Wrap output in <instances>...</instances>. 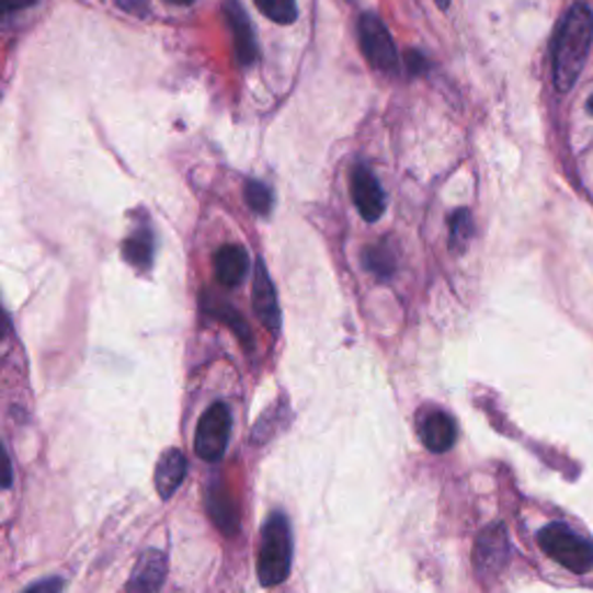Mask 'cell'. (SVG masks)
I'll return each instance as SVG.
<instances>
[{
	"label": "cell",
	"mask_w": 593,
	"mask_h": 593,
	"mask_svg": "<svg viewBox=\"0 0 593 593\" xmlns=\"http://www.w3.org/2000/svg\"><path fill=\"white\" fill-rule=\"evenodd\" d=\"M593 39V12L586 3H575L561 19L551 64H555V84L561 93L578 84L584 70L589 47Z\"/></svg>",
	"instance_id": "obj_1"
},
{
	"label": "cell",
	"mask_w": 593,
	"mask_h": 593,
	"mask_svg": "<svg viewBox=\"0 0 593 593\" xmlns=\"http://www.w3.org/2000/svg\"><path fill=\"white\" fill-rule=\"evenodd\" d=\"M293 566V531L288 520L274 513L262 526L258 549V580L262 586H276L288 580Z\"/></svg>",
	"instance_id": "obj_2"
},
{
	"label": "cell",
	"mask_w": 593,
	"mask_h": 593,
	"mask_svg": "<svg viewBox=\"0 0 593 593\" xmlns=\"http://www.w3.org/2000/svg\"><path fill=\"white\" fill-rule=\"evenodd\" d=\"M538 543L547 557L561 563L566 570L584 575L593 568V545L563 524H549L538 534Z\"/></svg>",
	"instance_id": "obj_3"
},
{
	"label": "cell",
	"mask_w": 593,
	"mask_h": 593,
	"mask_svg": "<svg viewBox=\"0 0 593 593\" xmlns=\"http://www.w3.org/2000/svg\"><path fill=\"white\" fill-rule=\"evenodd\" d=\"M232 432V415L225 403H214L207 413L199 418L195 432V453L204 461H218L225 455Z\"/></svg>",
	"instance_id": "obj_4"
},
{
	"label": "cell",
	"mask_w": 593,
	"mask_h": 593,
	"mask_svg": "<svg viewBox=\"0 0 593 593\" xmlns=\"http://www.w3.org/2000/svg\"><path fill=\"white\" fill-rule=\"evenodd\" d=\"M360 45L369 64L383 72L399 70V54L390 31L376 14H362L360 19Z\"/></svg>",
	"instance_id": "obj_5"
},
{
	"label": "cell",
	"mask_w": 593,
	"mask_h": 593,
	"mask_svg": "<svg viewBox=\"0 0 593 593\" xmlns=\"http://www.w3.org/2000/svg\"><path fill=\"white\" fill-rule=\"evenodd\" d=\"M351 193H353V202H355L360 216L366 223H376L385 214L387 195L380 186V181L376 179V174L366 166H357L353 170Z\"/></svg>",
	"instance_id": "obj_6"
},
{
	"label": "cell",
	"mask_w": 593,
	"mask_h": 593,
	"mask_svg": "<svg viewBox=\"0 0 593 593\" xmlns=\"http://www.w3.org/2000/svg\"><path fill=\"white\" fill-rule=\"evenodd\" d=\"M510 557V547H508V536L503 526H489L478 536L476 551H474V563L480 578L497 575V572L508 563Z\"/></svg>",
	"instance_id": "obj_7"
},
{
	"label": "cell",
	"mask_w": 593,
	"mask_h": 593,
	"mask_svg": "<svg viewBox=\"0 0 593 593\" xmlns=\"http://www.w3.org/2000/svg\"><path fill=\"white\" fill-rule=\"evenodd\" d=\"M253 311L270 332L276 334L281 330V309H278L276 288L262 260H258L255 276H253Z\"/></svg>",
	"instance_id": "obj_8"
},
{
	"label": "cell",
	"mask_w": 593,
	"mask_h": 593,
	"mask_svg": "<svg viewBox=\"0 0 593 593\" xmlns=\"http://www.w3.org/2000/svg\"><path fill=\"white\" fill-rule=\"evenodd\" d=\"M168 578V557L160 549H147L135 563L128 593H158Z\"/></svg>",
	"instance_id": "obj_9"
},
{
	"label": "cell",
	"mask_w": 593,
	"mask_h": 593,
	"mask_svg": "<svg viewBox=\"0 0 593 593\" xmlns=\"http://www.w3.org/2000/svg\"><path fill=\"white\" fill-rule=\"evenodd\" d=\"M225 16H228V24L232 28L235 37V52L241 66H253L258 60V39L251 26L249 14L243 12V8L237 3V0H225Z\"/></svg>",
	"instance_id": "obj_10"
},
{
	"label": "cell",
	"mask_w": 593,
	"mask_h": 593,
	"mask_svg": "<svg viewBox=\"0 0 593 593\" xmlns=\"http://www.w3.org/2000/svg\"><path fill=\"white\" fill-rule=\"evenodd\" d=\"M420 441L426 449L432 453H447L449 447L457 441V424L453 415H447L443 411H429L420 420Z\"/></svg>",
	"instance_id": "obj_11"
},
{
	"label": "cell",
	"mask_w": 593,
	"mask_h": 593,
	"mask_svg": "<svg viewBox=\"0 0 593 593\" xmlns=\"http://www.w3.org/2000/svg\"><path fill=\"white\" fill-rule=\"evenodd\" d=\"M249 253L247 249L228 243V247L218 249L214 255V274L223 288H237V285L249 274Z\"/></svg>",
	"instance_id": "obj_12"
},
{
	"label": "cell",
	"mask_w": 593,
	"mask_h": 593,
	"mask_svg": "<svg viewBox=\"0 0 593 593\" xmlns=\"http://www.w3.org/2000/svg\"><path fill=\"white\" fill-rule=\"evenodd\" d=\"M189 474V461L183 457L181 449H168L162 453L156 466V489L160 499H172L176 489L181 487L183 478Z\"/></svg>",
	"instance_id": "obj_13"
},
{
	"label": "cell",
	"mask_w": 593,
	"mask_h": 593,
	"mask_svg": "<svg viewBox=\"0 0 593 593\" xmlns=\"http://www.w3.org/2000/svg\"><path fill=\"white\" fill-rule=\"evenodd\" d=\"M124 258L137 270H149L153 262V235L137 230L124 241Z\"/></svg>",
	"instance_id": "obj_14"
},
{
	"label": "cell",
	"mask_w": 593,
	"mask_h": 593,
	"mask_svg": "<svg viewBox=\"0 0 593 593\" xmlns=\"http://www.w3.org/2000/svg\"><path fill=\"white\" fill-rule=\"evenodd\" d=\"M209 515L218 524L220 531H225L228 536H235L239 522H237V510L232 501L225 497L223 489H212L209 492Z\"/></svg>",
	"instance_id": "obj_15"
},
{
	"label": "cell",
	"mask_w": 593,
	"mask_h": 593,
	"mask_svg": "<svg viewBox=\"0 0 593 593\" xmlns=\"http://www.w3.org/2000/svg\"><path fill=\"white\" fill-rule=\"evenodd\" d=\"M204 311H207L216 320H223V324H228L230 330L243 341V345L251 347V332H249V327H247V322H243V318L232 309L230 304L214 301L212 297H207V301H204Z\"/></svg>",
	"instance_id": "obj_16"
},
{
	"label": "cell",
	"mask_w": 593,
	"mask_h": 593,
	"mask_svg": "<svg viewBox=\"0 0 593 593\" xmlns=\"http://www.w3.org/2000/svg\"><path fill=\"white\" fill-rule=\"evenodd\" d=\"M362 260H364V267L369 270L380 281L390 278L395 274V267H397L395 255H392L390 249L385 247V243H376V247L366 249L364 255H362Z\"/></svg>",
	"instance_id": "obj_17"
},
{
	"label": "cell",
	"mask_w": 593,
	"mask_h": 593,
	"mask_svg": "<svg viewBox=\"0 0 593 593\" xmlns=\"http://www.w3.org/2000/svg\"><path fill=\"white\" fill-rule=\"evenodd\" d=\"M470 239H474V218L466 209H457L449 216V249L464 253Z\"/></svg>",
	"instance_id": "obj_18"
},
{
	"label": "cell",
	"mask_w": 593,
	"mask_h": 593,
	"mask_svg": "<svg viewBox=\"0 0 593 593\" xmlns=\"http://www.w3.org/2000/svg\"><path fill=\"white\" fill-rule=\"evenodd\" d=\"M253 3L258 5V10L264 16L272 19V22H276V24L288 26V24L297 22V14H299L297 0H253Z\"/></svg>",
	"instance_id": "obj_19"
},
{
	"label": "cell",
	"mask_w": 593,
	"mask_h": 593,
	"mask_svg": "<svg viewBox=\"0 0 593 593\" xmlns=\"http://www.w3.org/2000/svg\"><path fill=\"white\" fill-rule=\"evenodd\" d=\"M243 195H247L249 207L255 214H260V216L270 214L272 207H274L272 189L267 186V183H262V181H247V189H243Z\"/></svg>",
	"instance_id": "obj_20"
},
{
	"label": "cell",
	"mask_w": 593,
	"mask_h": 593,
	"mask_svg": "<svg viewBox=\"0 0 593 593\" xmlns=\"http://www.w3.org/2000/svg\"><path fill=\"white\" fill-rule=\"evenodd\" d=\"M114 3L135 16H147L149 14V0H114Z\"/></svg>",
	"instance_id": "obj_21"
},
{
	"label": "cell",
	"mask_w": 593,
	"mask_h": 593,
	"mask_svg": "<svg viewBox=\"0 0 593 593\" xmlns=\"http://www.w3.org/2000/svg\"><path fill=\"white\" fill-rule=\"evenodd\" d=\"M60 589H64V582H60V578H47L43 582L28 586L24 593H60Z\"/></svg>",
	"instance_id": "obj_22"
},
{
	"label": "cell",
	"mask_w": 593,
	"mask_h": 593,
	"mask_svg": "<svg viewBox=\"0 0 593 593\" xmlns=\"http://www.w3.org/2000/svg\"><path fill=\"white\" fill-rule=\"evenodd\" d=\"M406 66L411 75H420L426 70V58L420 52H408L406 54Z\"/></svg>",
	"instance_id": "obj_23"
},
{
	"label": "cell",
	"mask_w": 593,
	"mask_h": 593,
	"mask_svg": "<svg viewBox=\"0 0 593 593\" xmlns=\"http://www.w3.org/2000/svg\"><path fill=\"white\" fill-rule=\"evenodd\" d=\"M33 3H35V0H5V12L12 14V12H16V10H26V8H31Z\"/></svg>",
	"instance_id": "obj_24"
},
{
	"label": "cell",
	"mask_w": 593,
	"mask_h": 593,
	"mask_svg": "<svg viewBox=\"0 0 593 593\" xmlns=\"http://www.w3.org/2000/svg\"><path fill=\"white\" fill-rule=\"evenodd\" d=\"M436 5H438L441 10H447V8H449V0H436Z\"/></svg>",
	"instance_id": "obj_25"
},
{
	"label": "cell",
	"mask_w": 593,
	"mask_h": 593,
	"mask_svg": "<svg viewBox=\"0 0 593 593\" xmlns=\"http://www.w3.org/2000/svg\"><path fill=\"white\" fill-rule=\"evenodd\" d=\"M170 3H174V5H189V3H193V0H170Z\"/></svg>",
	"instance_id": "obj_26"
},
{
	"label": "cell",
	"mask_w": 593,
	"mask_h": 593,
	"mask_svg": "<svg viewBox=\"0 0 593 593\" xmlns=\"http://www.w3.org/2000/svg\"><path fill=\"white\" fill-rule=\"evenodd\" d=\"M589 110L593 112V95H591V100H589Z\"/></svg>",
	"instance_id": "obj_27"
}]
</instances>
